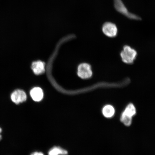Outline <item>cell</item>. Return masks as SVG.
<instances>
[{
    "instance_id": "cell-1",
    "label": "cell",
    "mask_w": 155,
    "mask_h": 155,
    "mask_svg": "<svg viewBox=\"0 0 155 155\" xmlns=\"http://www.w3.org/2000/svg\"><path fill=\"white\" fill-rule=\"evenodd\" d=\"M120 55L124 63L131 65L134 63L137 57V53L134 48L126 45L123 46Z\"/></svg>"
},
{
    "instance_id": "cell-2",
    "label": "cell",
    "mask_w": 155,
    "mask_h": 155,
    "mask_svg": "<svg viewBox=\"0 0 155 155\" xmlns=\"http://www.w3.org/2000/svg\"><path fill=\"white\" fill-rule=\"evenodd\" d=\"M114 8L118 12L131 20L140 21V17L132 13L129 11L122 0H114Z\"/></svg>"
},
{
    "instance_id": "cell-3",
    "label": "cell",
    "mask_w": 155,
    "mask_h": 155,
    "mask_svg": "<svg viewBox=\"0 0 155 155\" xmlns=\"http://www.w3.org/2000/svg\"><path fill=\"white\" fill-rule=\"evenodd\" d=\"M102 30L104 34L108 38H114L117 35V27L113 22H106L104 23L102 25Z\"/></svg>"
},
{
    "instance_id": "cell-4",
    "label": "cell",
    "mask_w": 155,
    "mask_h": 155,
    "mask_svg": "<svg viewBox=\"0 0 155 155\" xmlns=\"http://www.w3.org/2000/svg\"><path fill=\"white\" fill-rule=\"evenodd\" d=\"M78 74L82 79L90 78L92 75V71L91 65L87 63L81 64L78 69Z\"/></svg>"
},
{
    "instance_id": "cell-5",
    "label": "cell",
    "mask_w": 155,
    "mask_h": 155,
    "mask_svg": "<svg viewBox=\"0 0 155 155\" xmlns=\"http://www.w3.org/2000/svg\"><path fill=\"white\" fill-rule=\"evenodd\" d=\"M27 95L24 91L17 90L13 91L11 95V98L14 103L18 104L26 101L27 100Z\"/></svg>"
},
{
    "instance_id": "cell-6",
    "label": "cell",
    "mask_w": 155,
    "mask_h": 155,
    "mask_svg": "<svg viewBox=\"0 0 155 155\" xmlns=\"http://www.w3.org/2000/svg\"><path fill=\"white\" fill-rule=\"evenodd\" d=\"M30 94L34 101L39 102L43 98L44 94L42 89L39 87H35L30 91Z\"/></svg>"
},
{
    "instance_id": "cell-7",
    "label": "cell",
    "mask_w": 155,
    "mask_h": 155,
    "mask_svg": "<svg viewBox=\"0 0 155 155\" xmlns=\"http://www.w3.org/2000/svg\"><path fill=\"white\" fill-rule=\"evenodd\" d=\"M33 71L36 75H40L43 74L45 71V63L41 61H35L31 66Z\"/></svg>"
},
{
    "instance_id": "cell-8",
    "label": "cell",
    "mask_w": 155,
    "mask_h": 155,
    "mask_svg": "<svg viewBox=\"0 0 155 155\" xmlns=\"http://www.w3.org/2000/svg\"><path fill=\"white\" fill-rule=\"evenodd\" d=\"M102 114L106 118H111L115 115V109L113 106L107 104L102 109Z\"/></svg>"
},
{
    "instance_id": "cell-9",
    "label": "cell",
    "mask_w": 155,
    "mask_h": 155,
    "mask_svg": "<svg viewBox=\"0 0 155 155\" xmlns=\"http://www.w3.org/2000/svg\"><path fill=\"white\" fill-rule=\"evenodd\" d=\"M67 154V150L59 147H54L48 152V155H66Z\"/></svg>"
},
{
    "instance_id": "cell-10",
    "label": "cell",
    "mask_w": 155,
    "mask_h": 155,
    "mask_svg": "<svg viewBox=\"0 0 155 155\" xmlns=\"http://www.w3.org/2000/svg\"><path fill=\"white\" fill-rule=\"evenodd\" d=\"M123 112L127 115L132 117L136 113V110L133 104H130L126 107L124 111Z\"/></svg>"
},
{
    "instance_id": "cell-11",
    "label": "cell",
    "mask_w": 155,
    "mask_h": 155,
    "mask_svg": "<svg viewBox=\"0 0 155 155\" xmlns=\"http://www.w3.org/2000/svg\"><path fill=\"white\" fill-rule=\"evenodd\" d=\"M132 120V117L123 112L121 116V121L124 124L127 126H129L131 124Z\"/></svg>"
},
{
    "instance_id": "cell-12",
    "label": "cell",
    "mask_w": 155,
    "mask_h": 155,
    "mask_svg": "<svg viewBox=\"0 0 155 155\" xmlns=\"http://www.w3.org/2000/svg\"><path fill=\"white\" fill-rule=\"evenodd\" d=\"M31 155H44L41 153L40 152H35L32 153Z\"/></svg>"
},
{
    "instance_id": "cell-13",
    "label": "cell",
    "mask_w": 155,
    "mask_h": 155,
    "mask_svg": "<svg viewBox=\"0 0 155 155\" xmlns=\"http://www.w3.org/2000/svg\"><path fill=\"white\" fill-rule=\"evenodd\" d=\"M2 130L1 127H0V140H1L2 138V135L1 134V133L2 132Z\"/></svg>"
}]
</instances>
